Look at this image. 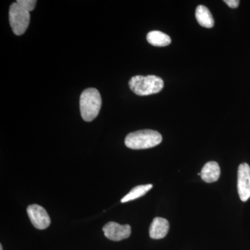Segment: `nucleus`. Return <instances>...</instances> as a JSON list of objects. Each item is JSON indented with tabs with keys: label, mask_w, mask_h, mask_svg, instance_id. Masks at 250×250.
Returning <instances> with one entry per match:
<instances>
[{
	"label": "nucleus",
	"mask_w": 250,
	"mask_h": 250,
	"mask_svg": "<svg viewBox=\"0 0 250 250\" xmlns=\"http://www.w3.org/2000/svg\"><path fill=\"white\" fill-rule=\"evenodd\" d=\"M80 105L83 121H93L98 116L102 106L101 95L98 90L93 88L83 90L80 96Z\"/></svg>",
	"instance_id": "nucleus-3"
},
{
	"label": "nucleus",
	"mask_w": 250,
	"mask_h": 250,
	"mask_svg": "<svg viewBox=\"0 0 250 250\" xmlns=\"http://www.w3.org/2000/svg\"><path fill=\"white\" fill-rule=\"evenodd\" d=\"M152 184L140 185L134 187L127 195H125V196L122 199V203L132 201V200H136V199L139 198V197H143V195H146L150 189H152Z\"/></svg>",
	"instance_id": "nucleus-12"
},
{
	"label": "nucleus",
	"mask_w": 250,
	"mask_h": 250,
	"mask_svg": "<svg viewBox=\"0 0 250 250\" xmlns=\"http://www.w3.org/2000/svg\"><path fill=\"white\" fill-rule=\"evenodd\" d=\"M170 228L168 221L165 218H155L149 228V236L153 239H161L167 235Z\"/></svg>",
	"instance_id": "nucleus-8"
},
{
	"label": "nucleus",
	"mask_w": 250,
	"mask_h": 250,
	"mask_svg": "<svg viewBox=\"0 0 250 250\" xmlns=\"http://www.w3.org/2000/svg\"><path fill=\"white\" fill-rule=\"evenodd\" d=\"M162 141V136L154 130H139L126 136L125 143L132 149H144L156 147Z\"/></svg>",
	"instance_id": "nucleus-1"
},
{
	"label": "nucleus",
	"mask_w": 250,
	"mask_h": 250,
	"mask_svg": "<svg viewBox=\"0 0 250 250\" xmlns=\"http://www.w3.org/2000/svg\"><path fill=\"white\" fill-rule=\"evenodd\" d=\"M220 167L218 163L210 161L207 163L202 167L201 177L204 182L207 183H213L217 182L220 176Z\"/></svg>",
	"instance_id": "nucleus-9"
},
{
	"label": "nucleus",
	"mask_w": 250,
	"mask_h": 250,
	"mask_svg": "<svg viewBox=\"0 0 250 250\" xmlns=\"http://www.w3.org/2000/svg\"><path fill=\"white\" fill-rule=\"evenodd\" d=\"M238 192L242 201H248L250 198V166L246 163L238 167Z\"/></svg>",
	"instance_id": "nucleus-6"
},
{
	"label": "nucleus",
	"mask_w": 250,
	"mask_h": 250,
	"mask_svg": "<svg viewBox=\"0 0 250 250\" xmlns=\"http://www.w3.org/2000/svg\"><path fill=\"white\" fill-rule=\"evenodd\" d=\"M9 21L12 30L16 35H22L30 22V13L21 7L17 2L10 6Z\"/></svg>",
	"instance_id": "nucleus-4"
},
{
	"label": "nucleus",
	"mask_w": 250,
	"mask_h": 250,
	"mask_svg": "<svg viewBox=\"0 0 250 250\" xmlns=\"http://www.w3.org/2000/svg\"><path fill=\"white\" fill-rule=\"evenodd\" d=\"M224 2L226 3V4L231 9H236L239 6L240 1L238 0H225Z\"/></svg>",
	"instance_id": "nucleus-14"
},
{
	"label": "nucleus",
	"mask_w": 250,
	"mask_h": 250,
	"mask_svg": "<svg viewBox=\"0 0 250 250\" xmlns=\"http://www.w3.org/2000/svg\"><path fill=\"white\" fill-rule=\"evenodd\" d=\"M130 89L139 96H147L159 93L164 88V81L155 75H136L129 82Z\"/></svg>",
	"instance_id": "nucleus-2"
},
{
	"label": "nucleus",
	"mask_w": 250,
	"mask_h": 250,
	"mask_svg": "<svg viewBox=\"0 0 250 250\" xmlns=\"http://www.w3.org/2000/svg\"><path fill=\"white\" fill-rule=\"evenodd\" d=\"M0 250H3L2 246H1V245H0Z\"/></svg>",
	"instance_id": "nucleus-15"
},
{
	"label": "nucleus",
	"mask_w": 250,
	"mask_h": 250,
	"mask_svg": "<svg viewBox=\"0 0 250 250\" xmlns=\"http://www.w3.org/2000/svg\"><path fill=\"white\" fill-rule=\"evenodd\" d=\"M16 2L18 3L21 7L29 11V13L35 9L37 1L36 0H18Z\"/></svg>",
	"instance_id": "nucleus-13"
},
{
	"label": "nucleus",
	"mask_w": 250,
	"mask_h": 250,
	"mask_svg": "<svg viewBox=\"0 0 250 250\" xmlns=\"http://www.w3.org/2000/svg\"><path fill=\"white\" fill-rule=\"evenodd\" d=\"M147 40L149 44L155 47H166L171 43L170 36L160 31H152L148 33Z\"/></svg>",
	"instance_id": "nucleus-11"
},
{
	"label": "nucleus",
	"mask_w": 250,
	"mask_h": 250,
	"mask_svg": "<svg viewBox=\"0 0 250 250\" xmlns=\"http://www.w3.org/2000/svg\"><path fill=\"white\" fill-rule=\"evenodd\" d=\"M105 236L113 241H121L129 238L131 228L129 225H121L116 222H109L103 229Z\"/></svg>",
	"instance_id": "nucleus-7"
},
{
	"label": "nucleus",
	"mask_w": 250,
	"mask_h": 250,
	"mask_svg": "<svg viewBox=\"0 0 250 250\" xmlns=\"http://www.w3.org/2000/svg\"><path fill=\"white\" fill-rule=\"evenodd\" d=\"M195 18L197 22L206 28H211L214 26V19L212 16L211 13L207 6L200 5L197 6L195 11Z\"/></svg>",
	"instance_id": "nucleus-10"
},
{
	"label": "nucleus",
	"mask_w": 250,
	"mask_h": 250,
	"mask_svg": "<svg viewBox=\"0 0 250 250\" xmlns=\"http://www.w3.org/2000/svg\"><path fill=\"white\" fill-rule=\"evenodd\" d=\"M27 210L31 223L38 229H45L50 225V218L43 207L40 205H31L27 207Z\"/></svg>",
	"instance_id": "nucleus-5"
}]
</instances>
